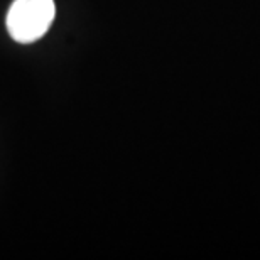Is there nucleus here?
Masks as SVG:
<instances>
[{"mask_svg": "<svg viewBox=\"0 0 260 260\" xmlns=\"http://www.w3.org/2000/svg\"><path fill=\"white\" fill-rule=\"evenodd\" d=\"M54 17V0H14L7 14V30L20 44L36 43L49 30Z\"/></svg>", "mask_w": 260, "mask_h": 260, "instance_id": "obj_1", "label": "nucleus"}]
</instances>
